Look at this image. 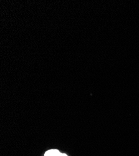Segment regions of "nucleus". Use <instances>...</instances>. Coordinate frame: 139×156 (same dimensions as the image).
<instances>
[{
	"mask_svg": "<svg viewBox=\"0 0 139 156\" xmlns=\"http://www.w3.org/2000/svg\"><path fill=\"white\" fill-rule=\"evenodd\" d=\"M44 156H54V150H48L45 153Z\"/></svg>",
	"mask_w": 139,
	"mask_h": 156,
	"instance_id": "nucleus-1",
	"label": "nucleus"
},
{
	"mask_svg": "<svg viewBox=\"0 0 139 156\" xmlns=\"http://www.w3.org/2000/svg\"><path fill=\"white\" fill-rule=\"evenodd\" d=\"M60 156H67V155L66 154H62Z\"/></svg>",
	"mask_w": 139,
	"mask_h": 156,
	"instance_id": "nucleus-2",
	"label": "nucleus"
}]
</instances>
